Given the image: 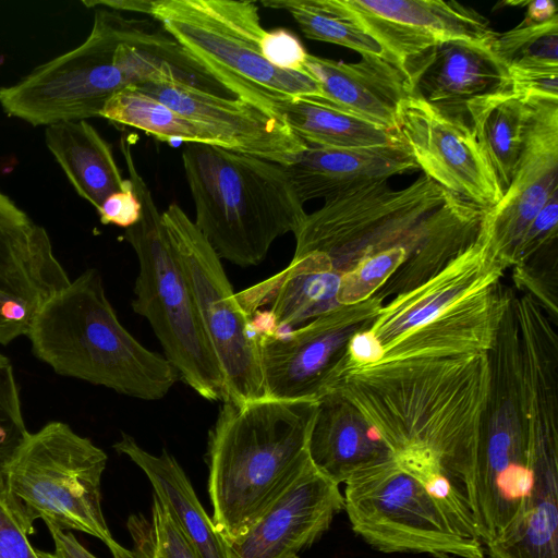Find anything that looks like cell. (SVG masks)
Returning a JSON list of instances; mask_svg holds the SVG:
<instances>
[{
    "instance_id": "30bf717a",
    "label": "cell",
    "mask_w": 558,
    "mask_h": 558,
    "mask_svg": "<svg viewBox=\"0 0 558 558\" xmlns=\"http://www.w3.org/2000/svg\"><path fill=\"white\" fill-rule=\"evenodd\" d=\"M352 530L373 548L438 558H485L481 542L461 535L421 482L392 454L344 483Z\"/></svg>"
},
{
    "instance_id": "2e32d148",
    "label": "cell",
    "mask_w": 558,
    "mask_h": 558,
    "mask_svg": "<svg viewBox=\"0 0 558 558\" xmlns=\"http://www.w3.org/2000/svg\"><path fill=\"white\" fill-rule=\"evenodd\" d=\"M133 87L207 128L227 149L287 166L307 148L281 118L245 99L168 82Z\"/></svg>"
},
{
    "instance_id": "f546056e",
    "label": "cell",
    "mask_w": 558,
    "mask_h": 558,
    "mask_svg": "<svg viewBox=\"0 0 558 558\" xmlns=\"http://www.w3.org/2000/svg\"><path fill=\"white\" fill-rule=\"evenodd\" d=\"M262 4L288 11L307 38L343 46L361 56L379 57L402 65L340 0H264Z\"/></svg>"
},
{
    "instance_id": "9a60e30c",
    "label": "cell",
    "mask_w": 558,
    "mask_h": 558,
    "mask_svg": "<svg viewBox=\"0 0 558 558\" xmlns=\"http://www.w3.org/2000/svg\"><path fill=\"white\" fill-rule=\"evenodd\" d=\"M524 145L500 201L485 211L475 240L506 268L533 218L558 191V100H532Z\"/></svg>"
},
{
    "instance_id": "ffe728a7",
    "label": "cell",
    "mask_w": 558,
    "mask_h": 558,
    "mask_svg": "<svg viewBox=\"0 0 558 558\" xmlns=\"http://www.w3.org/2000/svg\"><path fill=\"white\" fill-rule=\"evenodd\" d=\"M411 95L445 110L462 113L482 95L508 87L506 68L492 45L447 40L403 63Z\"/></svg>"
},
{
    "instance_id": "b9f144b4",
    "label": "cell",
    "mask_w": 558,
    "mask_h": 558,
    "mask_svg": "<svg viewBox=\"0 0 558 558\" xmlns=\"http://www.w3.org/2000/svg\"><path fill=\"white\" fill-rule=\"evenodd\" d=\"M141 209V202L132 184L124 191L109 195L97 213L102 225H114L128 229L140 220Z\"/></svg>"
},
{
    "instance_id": "5b68a950",
    "label": "cell",
    "mask_w": 558,
    "mask_h": 558,
    "mask_svg": "<svg viewBox=\"0 0 558 558\" xmlns=\"http://www.w3.org/2000/svg\"><path fill=\"white\" fill-rule=\"evenodd\" d=\"M26 337L33 354L61 376L154 401L179 379L167 359L120 323L100 272L88 268L36 313Z\"/></svg>"
},
{
    "instance_id": "ab89813d",
    "label": "cell",
    "mask_w": 558,
    "mask_h": 558,
    "mask_svg": "<svg viewBox=\"0 0 558 558\" xmlns=\"http://www.w3.org/2000/svg\"><path fill=\"white\" fill-rule=\"evenodd\" d=\"M558 222V191L555 192L526 228L514 254L513 264H520L544 243L556 236Z\"/></svg>"
},
{
    "instance_id": "83f0119b",
    "label": "cell",
    "mask_w": 558,
    "mask_h": 558,
    "mask_svg": "<svg viewBox=\"0 0 558 558\" xmlns=\"http://www.w3.org/2000/svg\"><path fill=\"white\" fill-rule=\"evenodd\" d=\"M268 109L307 146L354 149L402 144L395 130L373 123L324 98L280 99L272 101Z\"/></svg>"
},
{
    "instance_id": "7a4b0ae2",
    "label": "cell",
    "mask_w": 558,
    "mask_h": 558,
    "mask_svg": "<svg viewBox=\"0 0 558 558\" xmlns=\"http://www.w3.org/2000/svg\"><path fill=\"white\" fill-rule=\"evenodd\" d=\"M207 69L160 25L97 8L92 31L76 48L0 87V107L33 126L99 117L117 92L145 83L203 89Z\"/></svg>"
},
{
    "instance_id": "d590c367",
    "label": "cell",
    "mask_w": 558,
    "mask_h": 558,
    "mask_svg": "<svg viewBox=\"0 0 558 558\" xmlns=\"http://www.w3.org/2000/svg\"><path fill=\"white\" fill-rule=\"evenodd\" d=\"M129 531L133 537L134 548L126 549L118 544L110 550L113 558H150L148 543L150 536V523L137 515L130 517ZM53 539L52 551L36 549L38 558H97L86 549L71 532L49 529Z\"/></svg>"
},
{
    "instance_id": "603a6c76",
    "label": "cell",
    "mask_w": 558,
    "mask_h": 558,
    "mask_svg": "<svg viewBox=\"0 0 558 558\" xmlns=\"http://www.w3.org/2000/svg\"><path fill=\"white\" fill-rule=\"evenodd\" d=\"M283 167L302 204L418 170L403 143L354 149L307 146Z\"/></svg>"
},
{
    "instance_id": "7402d4cb",
    "label": "cell",
    "mask_w": 558,
    "mask_h": 558,
    "mask_svg": "<svg viewBox=\"0 0 558 558\" xmlns=\"http://www.w3.org/2000/svg\"><path fill=\"white\" fill-rule=\"evenodd\" d=\"M304 71L319 83L324 99L391 130L401 101L411 95L403 66L379 57L347 63L307 53Z\"/></svg>"
},
{
    "instance_id": "bcb514c9",
    "label": "cell",
    "mask_w": 558,
    "mask_h": 558,
    "mask_svg": "<svg viewBox=\"0 0 558 558\" xmlns=\"http://www.w3.org/2000/svg\"><path fill=\"white\" fill-rule=\"evenodd\" d=\"M293 558H299L298 556L293 557Z\"/></svg>"
},
{
    "instance_id": "4fadbf2b",
    "label": "cell",
    "mask_w": 558,
    "mask_h": 558,
    "mask_svg": "<svg viewBox=\"0 0 558 558\" xmlns=\"http://www.w3.org/2000/svg\"><path fill=\"white\" fill-rule=\"evenodd\" d=\"M395 131L418 169L447 192L484 210L502 197L499 180L461 113L409 95L398 108Z\"/></svg>"
},
{
    "instance_id": "52a82bcc",
    "label": "cell",
    "mask_w": 558,
    "mask_h": 558,
    "mask_svg": "<svg viewBox=\"0 0 558 558\" xmlns=\"http://www.w3.org/2000/svg\"><path fill=\"white\" fill-rule=\"evenodd\" d=\"M120 148L142 205L140 220L124 232L138 259L133 311L148 320L179 379L208 401H223V374L168 239L161 213L123 137Z\"/></svg>"
},
{
    "instance_id": "7c38bea8",
    "label": "cell",
    "mask_w": 558,
    "mask_h": 558,
    "mask_svg": "<svg viewBox=\"0 0 558 558\" xmlns=\"http://www.w3.org/2000/svg\"><path fill=\"white\" fill-rule=\"evenodd\" d=\"M383 298L343 305L282 333L258 332L264 398L317 400L326 391L350 338L371 326Z\"/></svg>"
},
{
    "instance_id": "5bb4252c",
    "label": "cell",
    "mask_w": 558,
    "mask_h": 558,
    "mask_svg": "<svg viewBox=\"0 0 558 558\" xmlns=\"http://www.w3.org/2000/svg\"><path fill=\"white\" fill-rule=\"evenodd\" d=\"M70 281L47 230L0 190V344L26 336L39 308Z\"/></svg>"
},
{
    "instance_id": "277c9868",
    "label": "cell",
    "mask_w": 558,
    "mask_h": 558,
    "mask_svg": "<svg viewBox=\"0 0 558 558\" xmlns=\"http://www.w3.org/2000/svg\"><path fill=\"white\" fill-rule=\"evenodd\" d=\"M316 400L222 401L207 442L213 521L241 536L310 462Z\"/></svg>"
},
{
    "instance_id": "9c48e42d",
    "label": "cell",
    "mask_w": 558,
    "mask_h": 558,
    "mask_svg": "<svg viewBox=\"0 0 558 558\" xmlns=\"http://www.w3.org/2000/svg\"><path fill=\"white\" fill-rule=\"evenodd\" d=\"M107 460L102 449L64 422L29 433L5 470L15 514L31 534L34 522L43 520L48 530L83 532L113 549L119 543L101 508Z\"/></svg>"
},
{
    "instance_id": "44dd1931",
    "label": "cell",
    "mask_w": 558,
    "mask_h": 558,
    "mask_svg": "<svg viewBox=\"0 0 558 558\" xmlns=\"http://www.w3.org/2000/svg\"><path fill=\"white\" fill-rule=\"evenodd\" d=\"M499 283L470 295L397 338L383 349L380 362L488 353L509 303Z\"/></svg>"
},
{
    "instance_id": "d6986e66",
    "label": "cell",
    "mask_w": 558,
    "mask_h": 558,
    "mask_svg": "<svg viewBox=\"0 0 558 558\" xmlns=\"http://www.w3.org/2000/svg\"><path fill=\"white\" fill-rule=\"evenodd\" d=\"M505 267L475 239L440 270L383 305L369 329L383 349L447 308L499 282Z\"/></svg>"
},
{
    "instance_id": "ee69618b",
    "label": "cell",
    "mask_w": 558,
    "mask_h": 558,
    "mask_svg": "<svg viewBox=\"0 0 558 558\" xmlns=\"http://www.w3.org/2000/svg\"><path fill=\"white\" fill-rule=\"evenodd\" d=\"M82 3L88 9L104 8L151 15L155 0H83Z\"/></svg>"
},
{
    "instance_id": "3957f363",
    "label": "cell",
    "mask_w": 558,
    "mask_h": 558,
    "mask_svg": "<svg viewBox=\"0 0 558 558\" xmlns=\"http://www.w3.org/2000/svg\"><path fill=\"white\" fill-rule=\"evenodd\" d=\"M486 210L439 186L425 174L393 190L373 181L325 198L294 232V253L318 255L343 276L361 259L402 246V265L424 274L448 263L476 236Z\"/></svg>"
},
{
    "instance_id": "8d00e7d4",
    "label": "cell",
    "mask_w": 558,
    "mask_h": 558,
    "mask_svg": "<svg viewBox=\"0 0 558 558\" xmlns=\"http://www.w3.org/2000/svg\"><path fill=\"white\" fill-rule=\"evenodd\" d=\"M151 514L150 558H199L155 496Z\"/></svg>"
},
{
    "instance_id": "6da1fadb",
    "label": "cell",
    "mask_w": 558,
    "mask_h": 558,
    "mask_svg": "<svg viewBox=\"0 0 558 558\" xmlns=\"http://www.w3.org/2000/svg\"><path fill=\"white\" fill-rule=\"evenodd\" d=\"M490 374L487 353L364 366L353 365L344 353L325 393L345 399L393 454L420 450L435 456L468 498Z\"/></svg>"
},
{
    "instance_id": "4dcf8cb0",
    "label": "cell",
    "mask_w": 558,
    "mask_h": 558,
    "mask_svg": "<svg viewBox=\"0 0 558 558\" xmlns=\"http://www.w3.org/2000/svg\"><path fill=\"white\" fill-rule=\"evenodd\" d=\"M99 117L143 130L160 141L180 140L186 143L223 147L221 141L210 130L138 92L133 86L113 94L105 102Z\"/></svg>"
},
{
    "instance_id": "ba28073f",
    "label": "cell",
    "mask_w": 558,
    "mask_h": 558,
    "mask_svg": "<svg viewBox=\"0 0 558 558\" xmlns=\"http://www.w3.org/2000/svg\"><path fill=\"white\" fill-rule=\"evenodd\" d=\"M150 16L236 98L266 109L280 99L324 98L306 71L282 70L266 60L267 31L253 1L155 0Z\"/></svg>"
},
{
    "instance_id": "4316f807",
    "label": "cell",
    "mask_w": 558,
    "mask_h": 558,
    "mask_svg": "<svg viewBox=\"0 0 558 558\" xmlns=\"http://www.w3.org/2000/svg\"><path fill=\"white\" fill-rule=\"evenodd\" d=\"M45 144L76 193L96 210L109 195L132 185L122 177L111 145L86 120L47 125Z\"/></svg>"
},
{
    "instance_id": "d4e9b609",
    "label": "cell",
    "mask_w": 558,
    "mask_h": 558,
    "mask_svg": "<svg viewBox=\"0 0 558 558\" xmlns=\"http://www.w3.org/2000/svg\"><path fill=\"white\" fill-rule=\"evenodd\" d=\"M113 448L144 472L154 496L199 558H231L228 542L216 529L187 475L171 453L163 450L160 454H153L125 433L121 434Z\"/></svg>"
},
{
    "instance_id": "ac0fdd59",
    "label": "cell",
    "mask_w": 558,
    "mask_h": 558,
    "mask_svg": "<svg viewBox=\"0 0 558 558\" xmlns=\"http://www.w3.org/2000/svg\"><path fill=\"white\" fill-rule=\"evenodd\" d=\"M402 65L447 40L492 45L497 33L478 12L456 1L340 0Z\"/></svg>"
},
{
    "instance_id": "f6af8a7d",
    "label": "cell",
    "mask_w": 558,
    "mask_h": 558,
    "mask_svg": "<svg viewBox=\"0 0 558 558\" xmlns=\"http://www.w3.org/2000/svg\"><path fill=\"white\" fill-rule=\"evenodd\" d=\"M526 16L523 20L527 24H542L557 15L556 5L551 0H535L526 2Z\"/></svg>"
},
{
    "instance_id": "cb8c5ba5",
    "label": "cell",
    "mask_w": 558,
    "mask_h": 558,
    "mask_svg": "<svg viewBox=\"0 0 558 558\" xmlns=\"http://www.w3.org/2000/svg\"><path fill=\"white\" fill-rule=\"evenodd\" d=\"M307 452L313 465L338 485L393 454L363 416L335 392L316 400Z\"/></svg>"
},
{
    "instance_id": "60d3db41",
    "label": "cell",
    "mask_w": 558,
    "mask_h": 558,
    "mask_svg": "<svg viewBox=\"0 0 558 558\" xmlns=\"http://www.w3.org/2000/svg\"><path fill=\"white\" fill-rule=\"evenodd\" d=\"M29 535L22 521L0 499V558H38Z\"/></svg>"
},
{
    "instance_id": "f35d334b",
    "label": "cell",
    "mask_w": 558,
    "mask_h": 558,
    "mask_svg": "<svg viewBox=\"0 0 558 558\" xmlns=\"http://www.w3.org/2000/svg\"><path fill=\"white\" fill-rule=\"evenodd\" d=\"M266 60L276 68L289 71H304L307 52L300 39L284 28L266 32L262 41Z\"/></svg>"
},
{
    "instance_id": "d6a6232c",
    "label": "cell",
    "mask_w": 558,
    "mask_h": 558,
    "mask_svg": "<svg viewBox=\"0 0 558 558\" xmlns=\"http://www.w3.org/2000/svg\"><path fill=\"white\" fill-rule=\"evenodd\" d=\"M492 51L508 66H558V16L542 24L520 23L497 34Z\"/></svg>"
},
{
    "instance_id": "7bdbcfd3",
    "label": "cell",
    "mask_w": 558,
    "mask_h": 558,
    "mask_svg": "<svg viewBox=\"0 0 558 558\" xmlns=\"http://www.w3.org/2000/svg\"><path fill=\"white\" fill-rule=\"evenodd\" d=\"M345 354L353 365L364 366L380 362L384 350L376 336L368 328L355 332L350 338Z\"/></svg>"
},
{
    "instance_id": "836d02e7",
    "label": "cell",
    "mask_w": 558,
    "mask_h": 558,
    "mask_svg": "<svg viewBox=\"0 0 558 558\" xmlns=\"http://www.w3.org/2000/svg\"><path fill=\"white\" fill-rule=\"evenodd\" d=\"M28 434L14 367L11 360L0 352V499L13 512L5 483V470Z\"/></svg>"
},
{
    "instance_id": "e575fe53",
    "label": "cell",
    "mask_w": 558,
    "mask_h": 558,
    "mask_svg": "<svg viewBox=\"0 0 558 558\" xmlns=\"http://www.w3.org/2000/svg\"><path fill=\"white\" fill-rule=\"evenodd\" d=\"M408 257V250L398 246L361 259L342 276L338 295L339 304L352 305L374 296V293L384 287Z\"/></svg>"
},
{
    "instance_id": "e0dca14e",
    "label": "cell",
    "mask_w": 558,
    "mask_h": 558,
    "mask_svg": "<svg viewBox=\"0 0 558 558\" xmlns=\"http://www.w3.org/2000/svg\"><path fill=\"white\" fill-rule=\"evenodd\" d=\"M336 484L310 462L238 538L231 558H293L312 546L344 510Z\"/></svg>"
},
{
    "instance_id": "8992f818",
    "label": "cell",
    "mask_w": 558,
    "mask_h": 558,
    "mask_svg": "<svg viewBox=\"0 0 558 558\" xmlns=\"http://www.w3.org/2000/svg\"><path fill=\"white\" fill-rule=\"evenodd\" d=\"M194 223L217 255L241 267L260 264L306 213L282 165L220 146L187 143L182 153Z\"/></svg>"
},
{
    "instance_id": "8fae6325",
    "label": "cell",
    "mask_w": 558,
    "mask_h": 558,
    "mask_svg": "<svg viewBox=\"0 0 558 558\" xmlns=\"http://www.w3.org/2000/svg\"><path fill=\"white\" fill-rule=\"evenodd\" d=\"M225 380V399L241 405L264 399L258 332L240 305L220 257L175 203L161 213Z\"/></svg>"
},
{
    "instance_id": "484cf974",
    "label": "cell",
    "mask_w": 558,
    "mask_h": 558,
    "mask_svg": "<svg viewBox=\"0 0 558 558\" xmlns=\"http://www.w3.org/2000/svg\"><path fill=\"white\" fill-rule=\"evenodd\" d=\"M487 558H558V444L533 445L532 484L525 510L502 539L485 547Z\"/></svg>"
},
{
    "instance_id": "74e56055",
    "label": "cell",
    "mask_w": 558,
    "mask_h": 558,
    "mask_svg": "<svg viewBox=\"0 0 558 558\" xmlns=\"http://www.w3.org/2000/svg\"><path fill=\"white\" fill-rule=\"evenodd\" d=\"M509 89L524 101L558 100V66H508Z\"/></svg>"
},
{
    "instance_id": "1f68e13d",
    "label": "cell",
    "mask_w": 558,
    "mask_h": 558,
    "mask_svg": "<svg viewBox=\"0 0 558 558\" xmlns=\"http://www.w3.org/2000/svg\"><path fill=\"white\" fill-rule=\"evenodd\" d=\"M393 456L421 482L461 535L481 542L466 495L435 456L420 450H405Z\"/></svg>"
},
{
    "instance_id": "f1b7e54d",
    "label": "cell",
    "mask_w": 558,
    "mask_h": 558,
    "mask_svg": "<svg viewBox=\"0 0 558 558\" xmlns=\"http://www.w3.org/2000/svg\"><path fill=\"white\" fill-rule=\"evenodd\" d=\"M464 111L505 192L524 145L530 102L501 88L472 99Z\"/></svg>"
}]
</instances>
